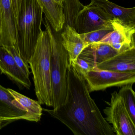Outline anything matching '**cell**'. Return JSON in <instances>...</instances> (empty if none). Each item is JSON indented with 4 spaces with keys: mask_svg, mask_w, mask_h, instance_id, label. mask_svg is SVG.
<instances>
[{
    "mask_svg": "<svg viewBox=\"0 0 135 135\" xmlns=\"http://www.w3.org/2000/svg\"><path fill=\"white\" fill-rule=\"evenodd\" d=\"M43 110L65 125L74 135H114L90 95L84 74L74 61L68 69L64 103L56 109Z\"/></svg>",
    "mask_w": 135,
    "mask_h": 135,
    "instance_id": "6da1fadb",
    "label": "cell"
},
{
    "mask_svg": "<svg viewBox=\"0 0 135 135\" xmlns=\"http://www.w3.org/2000/svg\"><path fill=\"white\" fill-rule=\"evenodd\" d=\"M43 13L42 7L37 0L23 1L16 23V42L19 53L27 64L42 31Z\"/></svg>",
    "mask_w": 135,
    "mask_h": 135,
    "instance_id": "7a4b0ae2",
    "label": "cell"
},
{
    "mask_svg": "<svg viewBox=\"0 0 135 135\" xmlns=\"http://www.w3.org/2000/svg\"><path fill=\"white\" fill-rule=\"evenodd\" d=\"M51 45L46 31H42L28 62L33 75L35 94L41 105L52 106L51 76Z\"/></svg>",
    "mask_w": 135,
    "mask_h": 135,
    "instance_id": "3957f363",
    "label": "cell"
},
{
    "mask_svg": "<svg viewBox=\"0 0 135 135\" xmlns=\"http://www.w3.org/2000/svg\"><path fill=\"white\" fill-rule=\"evenodd\" d=\"M49 34L51 45L50 61L52 107L55 109L64 103L68 90V54L61 42L60 33L55 31L45 16L42 22Z\"/></svg>",
    "mask_w": 135,
    "mask_h": 135,
    "instance_id": "277c9868",
    "label": "cell"
},
{
    "mask_svg": "<svg viewBox=\"0 0 135 135\" xmlns=\"http://www.w3.org/2000/svg\"><path fill=\"white\" fill-rule=\"evenodd\" d=\"M108 107L103 110L106 120L112 124L117 135H135V123L129 114L122 97L117 91L111 94L110 102H106Z\"/></svg>",
    "mask_w": 135,
    "mask_h": 135,
    "instance_id": "5b68a950",
    "label": "cell"
},
{
    "mask_svg": "<svg viewBox=\"0 0 135 135\" xmlns=\"http://www.w3.org/2000/svg\"><path fill=\"white\" fill-rule=\"evenodd\" d=\"M84 77L90 92L105 90L112 86L121 87L135 82V71L117 72L96 68L88 71Z\"/></svg>",
    "mask_w": 135,
    "mask_h": 135,
    "instance_id": "8992f818",
    "label": "cell"
},
{
    "mask_svg": "<svg viewBox=\"0 0 135 135\" xmlns=\"http://www.w3.org/2000/svg\"><path fill=\"white\" fill-rule=\"evenodd\" d=\"M107 27H114L100 8L89 4L78 13L73 23V27L80 34L89 33Z\"/></svg>",
    "mask_w": 135,
    "mask_h": 135,
    "instance_id": "52a82bcc",
    "label": "cell"
},
{
    "mask_svg": "<svg viewBox=\"0 0 135 135\" xmlns=\"http://www.w3.org/2000/svg\"><path fill=\"white\" fill-rule=\"evenodd\" d=\"M89 4L98 7L107 18L130 27H135V7L126 8L117 5L109 0H91Z\"/></svg>",
    "mask_w": 135,
    "mask_h": 135,
    "instance_id": "ba28073f",
    "label": "cell"
},
{
    "mask_svg": "<svg viewBox=\"0 0 135 135\" xmlns=\"http://www.w3.org/2000/svg\"><path fill=\"white\" fill-rule=\"evenodd\" d=\"M0 46H14L17 49L16 22L11 0H0Z\"/></svg>",
    "mask_w": 135,
    "mask_h": 135,
    "instance_id": "9c48e42d",
    "label": "cell"
},
{
    "mask_svg": "<svg viewBox=\"0 0 135 135\" xmlns=\"http://www.w3.org/2000/svg\"><path fill=\"white\" fill-rule=\"evenodd\" d=\"M20 120H27V112L17 102L8 89L0 84V120L2 127Z\"/></svg>",
    "mask_w": 135,
    "mask_h": 135,
    "instance_id": "30bf717a",
    "label": "cell"
},
{
    "mask_svg": "<svg viewBox=\"0 0 135 135\" xmlns=\"http://www.w3.org/2000/svg\"><path fill=\"white\" fill-rule=\"evenodd\" d=\"M0 72L7 76L21 89H29L31 82L18 66L11 54L3 46H0Z\"/></svg>",
    "mask_w": 135,
    "mask_h": 135,
    "instance_id": "8fae6325",
    "label": "cell"
},
{
    "mask_svg": "<svg viewBox=\"0 0 135 135\" xmlns=\"http://www.w3.org/2000/svg\"><path fill=\"white\" fill-rule=\"evenodd\" d=\"M114 30L97 43L111 46L119 52L135 45V27L126 26L117 23H113Z\"/></svg>",
    "mask_w": 135,
    "mask_h": 135,
    "instance_id": "7c38bea8",
    "label": "cell"
},
{
    "mask_svg": "<svg viewBox=\"0 0 135 135\" xmlns=\"http://www.w3.org/2000/svg\"><path fill=\"white\" fill-rule=\"evenodd\" d=\"M96 68L114 71H135V45L98 64Z\"/></svg>",
    "mask_w": 135,
    "mask_h": 135,
    "instance_id": "4fadbf2b",
    "label": "cell"
},
{
    "mask_svg": "<svg viewBox=\"0 0 135 135\" xmlns=\"http://www.w3.org/2000/svg\"><path fill=\"white\" fill-rule=\"evenodd\" d=\"M63 29L60 33L61 42L68 54L69 64L76 60L86 47V44L73 27L68 25Z\"/></svg>",
    "mask_w": 135,
    "mask_h": 135,
    "instance_id": "5bb4252c",
    "label": "cell"
},
{
    "mask_svg": "<svg viewBox=\"0 0 135 135\" xmlns=\"http://www.w3.org/2000/svg\"><path fill=\"white\" fill-rule=\"evenodd\" d=\"M119 52L111 46L103 43H93L87 46L79 57L96 67L98 64L108 60Z\"/></svg>",
    "mask_w": 135,
    "mask_h": 135,
    "instance_id": "9a60e30c",
    "label": "cell"
},
{
    "mask_svg": "<svg viewBox=\"0 0 135 135\" xmlns=\"http://www.w3.org/2000/svg\"><path fill=\"white\" fill-rule=\"evenodd\" d=\"M53 29L59 32L63 30L65 23L64 4L54 0H37Z\"/></svg>",
    "mask_w": 135,
    "mask_h": 135,
    "instance_id": "2e32d148",
    "label": "cell"
},
{
    "mask_svg": "<svg viewBox=\"0 0 135 135\" xmlns=\"http://www.w3.org/2000/svg\"><path fill=\"white\" fill-rule=\"evenodd\" d=\"M20 106L27 112V120L38 122L41 120L43 109L38 101H35L11 88H8Z\"/></svg>",
    "mask_w": 135,
    "mask_h": 135,
    "instance_id": "e0dca14e",
    "label": "cell"
},
{
    "mask_svg": "<svg viewBox=\"0 0 135 135\" xmlns=\"http://www.w3.org/2000/svg\"><path fill=\"white\" fill-rule=\"evenodd\" d=\"M64 3L65 23L63 27L68 25L73 27L76 15L84 6L80 2L79 0H65Z\"/></svg>",
    "mask_w": 135,
    "mask_h": 135,
    "instance_id": "ac0fdd59",
    "label": "cell"
},
{
    "mask_svg": "<svg viewBox=\"0 0 135 135\" xmlns=\"http://www.w3.org/2000/svg\"><path fill=\"white\" fill-rule=\"evenodd\" d=\"M133 85L130 84L122 86L118 94L123 98L126 107L135 123V93L133 89Z\"/></svg>",
    "mask_w": 135,
    "mask_h": 135,
    "instance_id": "d6986e66",
    "label": "cell"
},
{
    "mask_svg": "<svg viewBox=\"0 0 135 135\" xmlns=\"http://www.w3.org/2000/svg\"><path fill=\"white\" fill-rule=\"evenodd\" d=\"M114 30V27H105L80 35L87 46L90 44L99 42L106 35Z\"/></svg>",
    "mask_w": 135,
    "mask_h": 135,
    "instance_id": "ffe728a7",
    "label": "cell"
},
{
    "mask_svg": "<svg viewBox=\"0 0 135 135\" xmlns=\"http://www.w3.org/2000/svg\"><path fill=\"white\" fill-rule=\"evenodd\" d=\"M4 47H5L7 50L11 54L16 64L21 69V70L22 71L25 75L27 77L30 78V72L29 70L30 66L29 65L26 64L22 59L17 48L14 46H4Z\"/></svg>",
    "mask_w": 135,
    "mask_h": 135,
    "instance_id": "44dd1931",
    "label": "cell"
},
{
    "mask_svg": "<svg viewBox=\"0 0 135 135\" xmlns=\"http://www.w3.org/2000/svg\"><path fill=\"white\" fill-rule=\"evenodd\" d=\"M73 61L78 65L84 75L95 67L90 62L79 57H78L76 60Z\"/></svg>",
    "mask_w": 135,
    "mask_h": 135,
    "instance_id": "7402d4cb",
    "label": "cell"
},
{
    "mask_svg": "<svg viewBox=\"0 0 135 135\" xmlns=\"http://www.w3.org/2000/svg\"><path fill=\"white\" fill-rule=\"evenodd\" d=\"M23 0H11L16 23L19 17Z\"/></svg>",
    "mask_w": 135,
    "mask_h": 135,
    "instance_id": "603a6c76",
    "label": "cell"
},
{
    "mask_svg": "<svg viewBox=\"0 0 135 135\" xmlns=\"http://www.w3.org/2000/svg\"><path fill=\"white\" fill-rule=\"evenodd\" d=\"M54 1H55L56 2L62 4H64L65 2V0H54Z\"/></svg>",
    "mask_w": 135,
    "mask_h": 135,
    "instance_id": "cb8c5ba5",
    "label": "cell"
},
{
    "mask_svg": "<svg viewBox=\"0 0 135 135\" xmlns=\"http://www.w3.org/2000/svg\"><path fill=\"white\" fill-rule=\"evenodd\" d=\"M2 128H3V127H2V122H1V121L0 120V129H1Z\"/></svg>",
    "mask_w": 135,
    "mask_h": 135,
    "instance_id": "d4e9b609",
    "label": "cell"
},
{
    "mask_svg": "<svg viewBox=\"0 0 135 135\" xmlns=\"http://www.w3.org/2000/svg\"><path fill=\"white\" fill-rule=\"evenodd\" d=\"M0 29H1V3H0Z\"/></svg>",
    "mask_w": 135,
    "mask_h": 135,
    "instance_id": "484cf974",
    "label": "cell"
}]
</instances>
